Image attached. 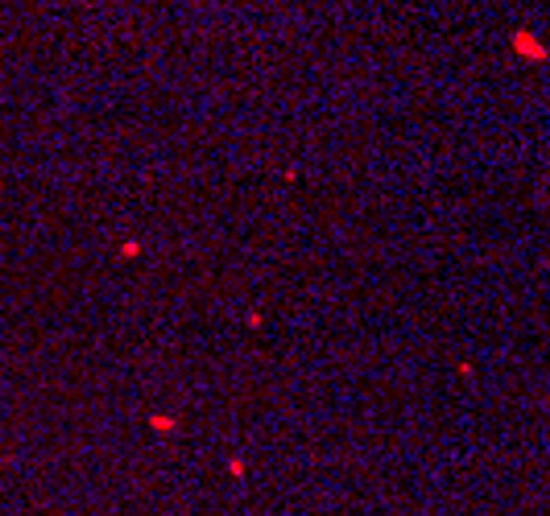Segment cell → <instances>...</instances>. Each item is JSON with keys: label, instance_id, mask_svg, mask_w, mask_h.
<instances>
[{"label": "cell", "instance_id": "obj_1", "mask_svg": "<svg viewBox=\"0 0 550 516\" xmlns=\"http://www.w3.org/2000/svg\"><path fill=\"white\" fill-rule=\"evenodd\" d=\"M509 45H513V54L526 58V62H550V50L534 37V29H518V33L509 37Z\"/></svg>", "mask_w": 550, "mask_h": 516}]
</instances>
